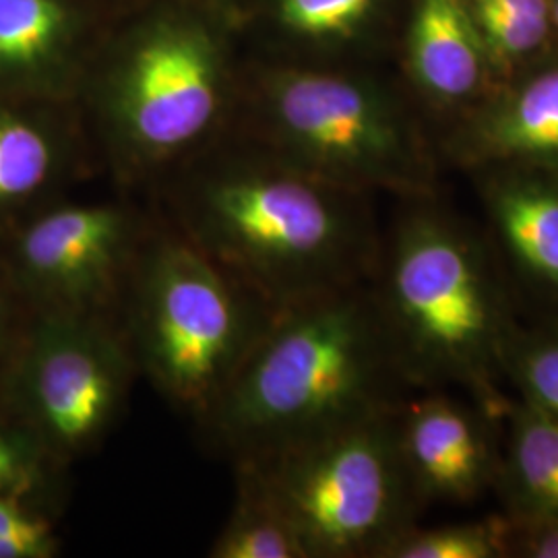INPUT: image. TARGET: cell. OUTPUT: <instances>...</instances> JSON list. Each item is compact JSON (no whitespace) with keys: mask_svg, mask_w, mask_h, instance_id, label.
I'll list each match as a JSON object with an SVG mask.
<instances>
[{"mask_svg":"<svg viewBox=\"0 0 558 558\" xmlns=\"http://www.w3.org/2000/svg\"><path fill=\"white\" fill-rule=\"evenodd\" d=\"M393 433L403 470L420 505H472L495 490L499 420L472 399L442 389L399 401Z\"/></svg>","mask_w":558,"mask_h":558,"instance_id":"obj_10","label":"cell"},{"mask_svg":"<svg viewBox=\"0 0 558 558\" xmlns=\"http://www.w3.org/2000/svg\"><path fill=\"white\" fill-rule=\"evenodd\" d=\"M486 180V236L509 283L558 319V170L499 163Z\"/></svg>","mask_w":558,"mask_h":558,"instance_id":"obj_11","label":"cell"},{"mask_svg":"<svg viewBox=\"0 0 558 558\" xmlns=\"http://www.w3.org/2000/svg\"><path fill=\"white\" fill-rule=\"evenodd\" d=\"M502 377L518 399L558 420V319L519 323L502 352Z\"/></svg>","mask_w":558,"mask_h":558,"instance_id":"obj_18","label":"cell"},{"mask_svg":"<svg viewBox=\"0 0 558 558\" xmlns=\"http://www.w3.org/2000/svg\"><path fill=\"white\" fill-rule=\"evenodd\" d=\"M223 108L220 69L207 41L168 29L129 60L104 100V117L120 160L154 172L211 140Z\"/></svg>","mask_w":558,"mask_h":558,"instance_id":"obj_9","label":"cell"},{"mask_svg":"<svg viewBox=\"0 0 558 558\" xmlns=\"http://www.w3.org/2000/svg\"><path fill=\"white\" fill-rule=\"evenodd\" d=\"M393 410L269 458L236 461L257 470L306 558H379L418 523L424 507L399 458Z\"/></svg>","mask_w":558,"mask_h":558,"instance_id":"obj_5","label":"cell"},{"mask_svg":"<svg viewBox=\"0 0 558 558\" xmlns=\"http://www.w3.org/2000/svg\"><path fill=\"white\" fill-rule=\"evenodd\" d=\"M66 168L60 129L34 112L0 106V240L54 203Z\"/></svg>","mask_w":558,"mask_h":558,"instance_id":"obj_14","label":"cell"},{"mask_svg":"<svg viewBox=\"0 0 558 558\" xmlns=\"http://www.w3.org/2000/svg\"><path fill=\"white\" fill-rule=\"evenodd\" d=\"M507 538L505 513L435 527L414 523L389 542L379 558H509Z\"/></svg>","mask_w":558,"mask_h":558,"instance_id":"obj_19","label":"cell"},{"mask_svg":"<svg viewBox=\"0 0 558 558\" xmlns=\"http://www.w3.org/2000/svg\"><path fill=\"white\" fill-rule=\"evenodd\" d=\"M267 147L339 186L428 195L430 170L412 124L383 92L329 73H281L259 101Z\"/></svg>","mask_w":558,"mask_h":558,"instance_id":"obj_6","label":"cell"},{"mask_svg":"<svg viewBox=\"0 0 558 558\" xmlns=\"http://www.w3.org/2000/svg\"><path fill=\"white\" fill-rule=\"evenodd\" d=\"M509 558H558V519L518 521L509 518Z\"/></svg>","mask_w":558,"mask_h":558,"instance_id":"obj_24","label":"cell"},{"mask_svg":"<svg viewBox=\"0 0 558 558\" xmlns=\"http://www.w3.org/2000/svg\"><path fill=\"white\" fill-rule=\"evenodd\" d=\"M383 232L368 288L412 391L458 387L502 422V352L519 325L486 234L426 195Z\"/></svg>","mask_w":558,"mask_h":558,"instance_id":"obj_3","label":"cell"},{"mask_svg":"<svg viewBox=\"0 0 558 558\" xmlns=\"http://www.w3.org/2000/svg\"><path fill=\"white\" fill-rule=\"evenodd\" d=\"M236 495L209 558H306L294 527L248 463H232Z\"/></svg>","mask_w":558,"mask_h":558,"instance_id":"obj_16","label":"cell"},{"mask_svg":"<svg viewBox=\"0 0 558 558\" xmlns=\"http://www.w3.org/2000/svg\"><path fill=\"white\" fill-rule=\"evenodd\" d=\"M57 521V513L34 500L0 495V558L59 557Z\"/></svg>","mask_w":558,"mask_h":558,"instance_id":"obj_21","label":"cell"},{"mask_svg":"<svg viewBox=\"0 0 558 558\" xmlns=\"http://www.w3.org/2000/svg\"><path fill=\"white\" fill-rule=\"evenodd\" d=\"M276 311L154 214L119 327L140 377L195 424Z\"/></svg>","mask_w":558,"mask_h":558,"instance_id":"obj_4","label":"cell"},{"mask_svg":"<svg viewBox=\"0 0 558 558\" xmlns=\"http://www.w3.org/2000/svg\"><path fill=\"white\" fill-rule=\"evenodd\" d=\"M373 0H281V20L304 36H339L354 29Z\"/></svg>","mask_w":558,"mask_h":558,"instance_id":"obj_22","label":"cell"},{"mask_svg":"<svg viewBox=\"0 0 558 558\" xmlns=\"http://www.w3.org/2000/svg\"><path fill=\"white\" fill-rule=\"evenodd\" d=\"M156 216L274 311L368 281L383 239L362 193L278 154L203 168Z\"/></svg>","mask_w":558,"mask_h":558,"instance_id":"obj_2","label":"cell"},{"mask_svg":"<svg viewBox=\"0 0 558 558\" xmlns=\"http://www.w3.org/2000/svg\"><path fill=\"white\" fill-rule=\"evenodd\" d=\"M453 145L472 166L519 163L558 170V69L480 108Z\"/></svg>","mask_w":558,"mask_h":558,"instance_id":"obj_12","label":"cell"},{"mask_svg":"<svg viewBox=\"0 0 558 558\" xmlns=\"http://www.w3.org/2000/svg\"><path fill=\"white\" fill-rule=\"evenodd\" d=\"M410 393L364 281L276 311L195 426L236 463L389 412Z\"/></svg>","mask_w":558,"mask_h":558,"instance_id":"obj_1","label":"cell"},{"mask_svg":"<svg viewBox=\"0 0 558 558\" xmlns=\"http://www.w3.org/2000/svg\"><path fill=\"white\" fill-rule=\"evenodd\" d=\"M151 223L126 203L54 201L0 240V257L34 313L119 323Z\"/></svg>","mask_w":558,"mask_h":558,"instance_id":"obj_8","label":"cell"},{"mask_svg":"<svg viewBox=\"0 0 558 558\" xmlns=\"http://www.w3.org/2000/svg\"><path fill=\"white\" fill-rule=\"evenodd\" d=\"M62 25L64 13L57 0H0V71L40 66Z\"/></svg>","mask_w":558,"mask_h":558,"instance_id":"obj_20","label":"cell"},{"mask_svg":"<svg viewBox=\"0 0 558 558\" xmlns=\"http://www.w3.org/2000/svg\"><path fill=\"white\" fill-rule=\"evenodd\" d=\"M410 66L428 100L456 108L478 96L484 81V41L463 0H420Z\"/></svg>","mask_w":558,"mask_h":558,"instance_id":"obj_13","label":"cell"},{"mask_svg":"<svg viewBox=\"0 0 558 558\" xmlns=\"http://www.w3.org/2000/svg\"><path fill=\"white\" fill-rule=\"evenodd\" d=\"M495 493L518 521L558 519V420L513 398L505 412Z\"/></svg>","mask_w":558,"mask_h":558,"instance_id":"obj_15","label":"cell"},{"mask_svg":"<svg viewBox=\"0 0 558 558\" xmlns=\"http://www.w3.org/2000/svg\"><path fill=\"white\" fill-rule=\"evenodd\" d=\"M34 315V308L0 257V391L27 338Z\"/></svg>","mask_w":558,"mask_h":558,"instance_id":"obj_23","label":"cell"},{"mask_svg":"<svg viewBox=\"0 0 558 558\" xmlns=\"http://www.w3.org/2000/svg\"><path fill=\"white\" fill-rule=\"evenodd\" d=\"M71 465L0 398V495L34 500L60 515Z\"/></svg>","mask_w":558,"mask_h":558,"instance_id":"obj_17","label":"cell"},{"mask_svg":"<svg viewBox=\"0 0 558 558\" xmlns=\"http://www.w3.org/2000/svg\"><path fill=\"white\" fill-rule=\"evenodd\" d=\"M555 20H557V23H558V2H557V7H555Z\"/></svg>","mask_w":558,"mask_h":558,"instance_id":"obj_25","label":"cell"},{"mask_svg":"<svg viewBox=\"0 0 558 558\" xmlns=\"http://www.w3.org/2000/svg\"><path fill=\"white\" fill-rule=\"evenodd\" d=\"M137 377L119 323L36 313L0 398L73 468L110 435Z\"/></svg>","mask_w":558,"mask_h":558,"instance_id":"obj_7","label":"cell"}]
</instances>
